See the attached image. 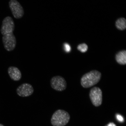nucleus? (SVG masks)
Segmentation results:
<instances>
[{"instance_id":"nucleus-14","label":"nucleus","mask_w":126,"mask_h":126,"mask_svg":"<svg viewBox=\"0 0 126 126\" xmlns=\"http://www.w3.org/2000/svg\"><path fill=\"white\" fill-rule=\"evenodd\" d=\"M116 117L118 121L121 122H124V118L121 115L117 114L116 115Z\"/></svg>"},{"instance_id":"nucleus-7","label":"nucleus","mask_w":126,"mask_h":126,"mask_svg":"<svg viewBox=\"0 0 126 126\" xmlns=\"http://www.w3.org/2000/svg\"><path fill=\"white\" fill-rule=\"evenodd\" d=\"M15 29V24L11 17L7 16L3 20L1 29L2 35L11 32H13Z\"/></svg>"},{"instance_id":"nucleus-9","label":"nucleus","mask_w":126,"mask_h":126,"mask_svg":"<svg viewBox=\"0 0 126 126\" xmlns=\"http://www.w3.org/2000/svg\"><path fill=\"white\" fill-rule=\"evenodd\" d=\"M8 72L10 78L13 81H19L21 78V72L19 69L16 67H9L8 69Z\"/></svg>"},{"instance_id":"nucleus-4","label":"nucleus","mask_w":126,"mask_h":126,"mask_svg":"<svg viewBox=\"0 0 126 126\" xmlns=\"http://www.w3.org/2000/svg\"><path fill=\"white\" fill-rule=\"evenodd\" d=\"M89 97L93 105L94 106L98 107L102 105V93L100 88L94 87L91 89L89 93Z\"/></svg>"},{"instance_id":"nucleus-17","label":"nucleus","mask_w":126,"mask_h":126,"mask_svg":"<svg viewBox=\"0 0 126 126\" xmlns=\"http://www.w3.org/2000/svg\"><path fill=\"white\" fill-rule=\"evenodd\" d=\"M105 126H107V125H106Z\"/></svg>"},{"instance_id":"nucleus-15","label":"nucleus","mask_w":126,"mask_h":126,"mask_svg":"<svg viewBox=\"0 0 126 126\" xmlns=\"http://www.w3.org/2000/svg\"><path fill=\"white\" fill-rule=\"evenodd\" d=\"M107 126H117L116 124L113 122H110L108 124H107Z\"/></svg>"},{"instance_id":"nucleus-2","label":"nucleus","mask_w":126,"mask_h":126,"mask_svg":"<svg viewBox=\"0 0 126 126\" xmlns=\"http://www.w3.org/2000/svg\"><path fill=\"white\" fill-rule=\"evenodd\" d=\"M70 119V115L67 112L58 110L52 116L51 123L53 126H64L68 123Z\"/></svg>"},{"instance_id":"nucleus-10","label":"nucleus","mask_w":126,"mask_h":126,"mask_svg":"<svg viewBox=\"0 0 126 126\" xmlns=\"http://www.w3.org/2000/svg\"><path fill=\"white\" fill-rule=\"evenodd\" d=\"M115 59L117 62L121 65L126 64V51L122 50L118 53L116 55Z\"/></svg>"},{"instance_id":"nucleus-1","label":"nucleus","mask_w":126,"mask_h":126,"mask_svg":"<svg viewBox=\"0 0 126 126\" xmlns=\"http://www.w3.org/2000/svg\"><path fill=\"white\" fill-rule=\"evenodd\" d=\"M101 73L97 70H94L85 74L82 77L81 83L85 88H88L95 85L100 81Z\"/></svg>"},{"instance_id":"nucleus-12","label":"nucleus","mask_w":126,"mask_h":126,"mask_svg":"<svg viewBox=\"0 0 126 126\" xmlns=\"http://www.w3.org/2000/svg\"><path fill=\"white\" fill-rule=\"evenodd\" d=\"M77 48L79 51L82 53H84L87 51L88 47L87 45L85 43H83L79 45Z\"/></svg>"},{"instance_id":"nucleus-5","label":"nucleus","mask_w":126,"mask_h":126,"mask_svg":"<svg viewBox=\"0 0 126 126\" xmlns=\"http://www.w3.org/2000/svg\"><path fill=\"white\" fill-rule=\"evenodd\" d=\"M50 85L51 88L54 90L62 91L66 89L67 83L63 77L60 76H56L51 79Z\"/></svg>"},{"instance_id":"nucleus-8","label":"nucleus","mask_w":126,"mask_h":126,"mask_svg":"<svg viewBox=\"0 0 126 126\" xmlns=\"http://www.w3.org/2000/svg\"><path fill=\"white\" fill-rule=\"evenodd\" d=\"M34 91L33 86L29 83H25L20 85L16 90L17 94L20 97L29 96L32 94Z\"/></svg>"},{"instance_id":"nucleus-6","label":"nucleus","mask_w":126,"mask_h":126,"mask_svg":"<svg viewBox=\"0 0 126 126\" xmlns=\"http://www.w3.org/2000/svg\"><path fill=\"white\" fill-rule=\"evenodd\" d=\"M9 7L13 15L17 19H19L24 15V12L21 5L16 0H10Z\"/></svg>"},{"instance_id":"nucleus-13","label":"nucleus","mask_w":126,"mask_h":126,"mask_svg":"<svg viewBox=\"0 0 126 126\" xmlns=\"http://www.w3.org/2000/svg\"><path fill=\"white\" fill-rule=\"evenodd\" d=\"M64 49L67 52H69L71 51V47L70 45L67 43H65L64 45Z\"/></svg>"},{"instance_id":"nucleus-11","label":"nucleus","mask_w":126,"mask_h":126,"mask_svg":"<svg viewBox=\"0 0 126 126\" xmlns=\"http://www.w3.org/2000/svg\"><path fill=\"white\" fill-rule=\"evenodd\" d=\"M116 26L118 29L123 31L126 28V20L125 18H120L118 19L116 22Z\"/></svg>"},{"instance_id":"nucleus-3","label":"nucleus","mask_w":126,"mask_h":126,"mask_svg":"<svg viewBox=\"0 0 126 126\" xmlns=\"http://www.w3.org/2000/svg\"><path fill=\"white\" fill-rule=\"evenodd\" d=\"M2 40L4 48L7 51H13L16 46V40L13 32L3 35Z\"/></svg>"},{"instance_id":"nucleus-16","label":"nucleus","mask_w":126,"mask_h":126,"mask_svg":"<svg viewBox=\"0 0 126 126\" xmlns=\"http://www.w3.org/2000/svg\"><path fill=\"white\" fill-rule=\"evenodd\" d=\"M0 126H4L3 124H0Z\"/></svg>"}]
</instances>
